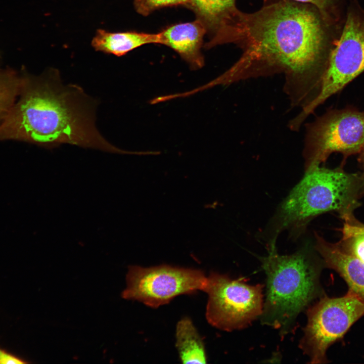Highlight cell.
<instances>
[{"mask_svg": "<svg viewBox=\"0 0 364 364\" xmlns=\"http://www.w3.org/2000/svg\"><path fill=\"white\" fill-rule=\"evenodd\" d=\"M329 24L311 5L281 0L259 10L237 13L205 44L207 49L227 43L243 50L226 72L206 84L227 85L250 77L283 72L300 98L319 93L332 48Z\"/></svg>", "mask_w": 364, "mask_h": 364, "instance_id": "cell-1", "label": "cell"}, {"mask_svg": "<svg viewBox=\"0 0 364 364\" xmlns=\"http://www.w3.org/2000/svg\"><path fill=\"white\" fill-rule=\"evenodd\" d=\"M20 97L0 122V141H25L47 148L67 143L119 154L96 128L94 108L80 88L62 84L51 69L24 77Z\"/></svg>", "mask_w": 364, "mask_h": 364, "instance_id": "cell-2", "label": "cell"}, {"mask_svg": "<svg viewBox=\"0 0 364 364\" xmlns=\"http://www.w3.org/2000/svg\"><path fill=\"white\" fill-rule=\"evenodd\" d=\"M363 194L360 174L320 166L305 172L272 219L268 246H276L279 234L285 230L298 237L312 219L322 213L334 211L344 220L352 218Z\"/></svg>", "mask_w": 364, "mask_h": 364, "instance_id": "cell-3", "label": "cell"}, {"mask_svg": "<svg viewBox=\"0 0 364 364\" xmlns=\"http://www.w3.org/2000/svg\"><path fill=\"white\" fill-rule=\"evenodd\" d=\"M308 245L290 255L268 248L261 259L266 276V298L260 316L282 337L291 332L299 313L322 293L321 266Z\"/></svg>", "mask_w": 364, "mask_h": 364, "instance_id": "cell-4", "label": "cell"}, {"mask_svg": "<svg viewBox=\"0 0 364 364\" xmlns=\"http://www.w3.org/2000/svg\"><path fill=\"white\" fill-rule=\"evenodd\" d=\"M364 71V9L352 1L339 40L332 47L317 97L296 116L302 123L320 105Z\"/></svg>", "mask_w": 364, "mask_h": 364, "instance_id": "cell-5", "label": "cell"}, {"mask_svg": "<svg viewBox=\"0 0 364 364\" xmlns=\"http://www.w3.org/2000/svg\"><path fill=\"white\" fill-rule=\"evenodd\" d=\"M264 285H250L242 279L211 272L204 290L208 295L206 318L212 326L225 331L248 327L263 310Z\"/></svg>", "mask_w": 364, "mask_h": 364, "instance_id": "cell-6", "label": "cell"}, {"mask_svg": "<svg viewBox=\"0 0 364 364\" xmlns=\"http://www.w3.org/2000/svg\"><path fill=\"white\" fill-rule=\"evenodd\" d=\"M363 315L364 302L349 292L341 297H323L308 308L299 347L308 356L309 363L327 362L330 346Z\"/></svg>", "mask_w": 364, "mask_h": 364, "instance_id": "cell-7", "label": "cell"}, {"mask_svg": "<svg viewBox=\"0 0 364 364\" xmlns=\"http://www.w3.org/2000/svg\"><path fill=\"white\" fill-rule=\"evenodd\" d=\"M364 145V112L333 110L308 126L304 157L305 171L320 166L333 153L345 157L358 154Z\"/></svg>", "mask_w": 364, "mask_h": 364, "instance_id": "cell-8", "label": "cell"}, {"mask_svg": "<svg viewBox=\"0 0 364 364\" xmlns=\"http://www.w3.org/2000/svg\"><path fill=\"white\" fill-rule=\"evenodd\" d=\"M126 281L122 298L157 308L177 296L204 291L207 276L199 269L167 264L149 267L131 265Z\"/></svg>", "mask_w": 364, "mask_h": 364, "instance_id": "cell-9", "label": "cell"}, {"mask_svg": "<svg viewBox=\"0 0 364 364\" xmlns=\"http://www.w3.org/2000/svg\"><path fill=\"white\" fill-rule=\"evenodd\" d=\"M203 24L198 20L171 25L158 33L159 44L165 45L178 53L193 70L204 64L201 52L204 35Z\"/></svg>", "mask_w": 364, "mask_h": 364, "instance_id": "cell-10", "label": "cell"}, {"mask_svg": "<svg viewBox=\"0 0 364 364\" xmlns=\"http://www.w3.org/2000/svg\"><path fill=\"white\" fill-rule=\"evenodd\" d=\"M314 249L326 265L337 271L349 291L364 302V262L344 251L337 243L326 241L316 233Z\"/></svg>", "mask_w": 364, "mask_h": 364, "instance_id": "cell-11", "label": "cell"}, {"mask_svg": "<svg viewBox=\"0 0 364 364\" xmlns=\"http://www.w3.org/2000/svg\"><path fill=\"white\" fill-rule=\"evenodd\" d=\"M159 44L158 33L136 31L110 32L99 29L93 38L92 46L97 51L118 57L144 44Z\"/></svg>", "mask_w": 364, "mask_h": 364, "instance_id": "cell-12", "label": "cell"}, {"mask_svg": "<svg viewBox=\"0 0 364 364\" xmlns=\"http://www.w3.org/2000/svg\"><path fill=\"white\" fill-rule=\"evenodd\" d=\"M236 0H191L187 7L204 26L207 33L213 36L230 22L239 11Z\"/></svg>", "mask_w": 364, "mask_h": 364, "instance_id": "cell-13", "label": "cell"}, {"mask_svg": "<svg viewBox=\"0 0 364 364\" xmlns=\"http://www.w3.org/2000/svg\"><path fill=\"white\" fill-rule=\"evenodd\" d=\"M175 346L183 363H206L207 355L203 341L192 321L180 320L176 327Z\"/></svg>", "mask_w": 364, "mask_h": 364, "instance_id": "cell-14", "label": "cell"}, {"mask_svg": "<svg viewBox=\"0 0 364 364\" xmlns=\"http://www.w3.org/2000/svg\"><path fill=\"white\" fill-rule=\"evenodd\" d=\"M343 238L337 243L345 252L364 262V225L354 217L344 220Z\"/></svg>", "mask_w": 364, "mask_h": 364, "instance_id": "cell-15", "label": "cell"}, {"mask_svg": "<svg viewBox=\"0 0 364 364\" xmlns=\"http://www.w3.org/2000/svg\"><path fill=\"white\" fill-rule=\"evenodd\" d=\"M23 78L18 76L12 71H0V122L20 94Z\"/></svg>", "mask_w": 364, "mask_h": 364, "instance_id": "cell-16", "label": "cell"}, {"mask_svg": "<svg viewBox=\"0 0 364 364\" xmlns=\"http://www.w3.org/2000/svg\"><path fill=\"white\" fill-rule=\"evenodd\" d=\"M191 0H134L136 12L147 16L154 11L167 7L185 6L188 7Z\"/></svg>", "mask_w": 364, "mask_h": 364, "instance_id": "cell-17", "label": "cell"}, {"mask_svg": "<svg viewBox=\"0 0 364 364\" xmlns=\"http://www.w3.org/2000/svg\"><path fill=\"white\" fill-rule=\"evenodd\" d=\"M312 5L319 12L323 19L328 23L332 22L335 6L338 0H292Z\"/></svg>", "mask_w": 364, "mask_h": 364, "instance_id": "cell-18", "label": "cell"}, {"mask_svg": "<svg viewBox=\"0 0 364 364\" xmlns=\"http://www.w3.org/2000/svg\"><path fill=\"white\" fill-rule=\"evenodd\" d=\"M24 359L0 348V363H25Z\"/></svg>", "mask_w": 364, "mask_h": 364, "instance_id": "cell-19", "label": "cell"}, {"mask_svg": "<svg viewBox=\"0 0 364 364\" xmlns=\"http://www.w3.org/2000/svg\"><path fill=\"white\" fill-rule=\"evenodd\" d=\"M358 154V162L362 170L361 172L360 173V175L362 188L364 191V145Z\"/></svg>", "mask_w": 364, "mask_h": 364, "instance_id": "cell-20", "label": "cell"}, {"mask_svg": "<svg viewBox=\"0 0 364 364\" xmlns=\"http://www.w3.org/2000/svg\"><path fill=\"white\" fill-rule=\"evenodd\" d=\"M264 1H267V0H263Z\"/></svg>", "mask_w": 364, "mask_h": 364, "instance_id": "cell-21", "label": "cell"}]
</instances>
